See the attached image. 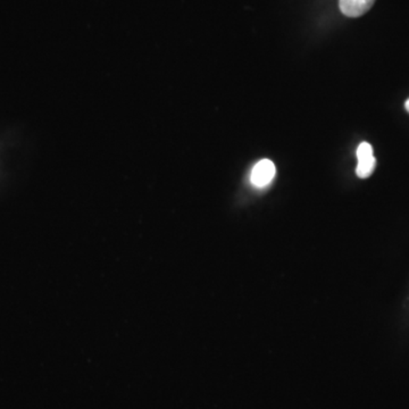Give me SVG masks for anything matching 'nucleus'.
Instances as JSON below:
<instances>
[{
  "label": "nucleus",
  "instance_id": "1",
  "mask_svg": "<svg viewBox=\"0 0 409 409\" xmlns=\"http://www.w3.org/2000/svg\"><path fill=\"white\" fill-rule=\"evenodd\" d=\"M357 165L356 173L361 179H366L371 177L376 165V160L373 155V148L370 143H363L357 149Z\"/></svg>",
  "mask_w": 409,
  "mask_h": 409
},
{
  "label": "nucleus",
  "instance_id": "2",
  "mask_svg": "<svg viewBox=\"0 0 409 409\" xmlns=\"http://www.w3.org/2000/svg\"><path fill=\"white\" fill-rule=\"evenodd\" d=\"M275 177V165L272 160H262L252 168V182L258 188H263L271 183Z\"/></svg>",
  "mask_w": 409,
  "mask_h": 409
},
{
  "label": "nucleus",
  "instance_id": "3",
  "mask_svg": "<svg viewBox=\"0 0 409 409\" xmlns=\"http://www.w3.org/2000/svg\"><path fill=\"white\" fill-rule=\"evenodd\" d=\"M376 0H339L340 9L348 17H359L370 11Z\"/></svg>",
  "mask_w": 409,
  "mask_h": 409
},
{
  "label": "nucleus",
  "instance_id": "4",
  "mask_svg": "<svg viewBox=\"0 0 409 409\" xmlns=\"http://www.w3.org/2000/svg\"><path fill=\"white\" fill-rule=\"evenodd\" d=\"M405 107H406L407 112L409 113V99L406 101V104H405Z\"/></svg>",
  "mask_w": 409,
  "mask_h": 409
}]
</instances>
